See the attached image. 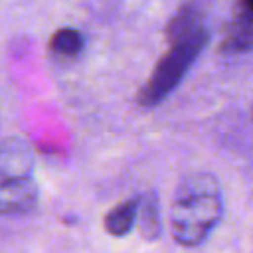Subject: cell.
Masks as SVG:
<instances>
[{
	"instance_id": "cell-2",
	"label": "cell",
	"mask_w": 253,
	"mask_h": 253,
	"mask_svg": "<svg viewBox=\"0 0 253 253\" xmlns=\"http://www.w3.org/2000/svg\"><path fill=\"white\" fill-rule=\"evenodd\" d=\"M30 144L20 136L0 140V215H20L36 208L40 190Z\"/></svg>"
},
{
	"instance_id": "cell-5",
	"label": "cell",
	"mask_w": 253,
	"mask_h": 253,
	"mask_svg": "<svg viewBox=\"0 0 253 253\" xmlns=\"http://www.w3.org/2000/svg\"><path fill=\"white\" fill-rule=\"evenodd\" d=\"M136 215H138V198L125 200L107 211L103 219L105 231L113 237H123L130 233L132 227L136 225Z\"/></svg>"
},
{
	"instance_id": "cell-6",
	"label": "cell",
	"mask_w": 253,
	"mask_h": 253,
	"mask_svg": "<svg viewBox=\"0 0 253 253\" xmlns=\"http://www.w3.org/2000/svg\"><path fill=\"white\" fill-rule=\"evenodd\" d=\"M136 223L140 235L146 241H154L162 233V219H160V200L154 192L144 194L138 198V215Z\"/></svg>"
},
{
	"instance_id": "cell-3",
	"label": "cell",
	"mask_w": 253,
	"mask_h": 253,
	"mask_svg": "<svg viewBox=\"0 0 253 253\" xmlns=\"http://www.w3.org/2000/svg\"><path fill=\"white\" fill-rule=\"evenodd\" d=\"M208 43V30H202L194 36L168 43L164 55L156 61L152 73L148 75L146 83L138 91V105L144 109H152L160 105L186 77L198 55Z\"/></svg>"
},
{
	"instance_id": "cell-7",
	"label": "cell",
	"mask_w": 253,
	"mask_h": 253,
	"mask_svg": "<svg viewBox=\"0 0 253 253\" xmlns=\"http://www.w3.org/2000/svg\"><path fill=\"white\" fill-rule=\"evenodd\" d=\"M85 38L75 28H61L49 40V49L61 57H77L83 51Z\"/></svg>"
},
{
	"instance_id": "cell-4",
	"label": "cell",
	"mask_w": 253,
	"mask_h": 253,
	"mask_svg": "<svg viewBox=\"0 0 253 253\" xmlns=\"http://www.w3.org/2000/svg\"><path fill=\"white\" fill-rule=\"evenodd\" d=\"M204 28V10L198 2H186L176 10V14L166 24V40L168 43L194 36Z\"/></svg>"
},
{
	"instance_id": "cell-8",
	"label": "cell",
	"mask_w": 253,
	"mask_h": 253,
	"mask_svg": "<svg viewBox=\"0 0 253 253\" xmlns=\"http://www.w3.org/2000/svg\"><path fill=\"white\" fill-rule=\"evenodd\" d=\"M231 20L253 30V0H237Z\"/></svg>"
},
{
	"instance_id": "cell-1",
	"label": "cell",
	"mask_w": 253,
	"mask_h": 253,
	"mask_svg": "<svg viewBox=\"0 0 253 253\" xmlns=\"http://www.w3.org/2000/svg\"><path fill=\"white\" fill-rule=\"evenodd\" d=\"M223 215V192L210 172L186 174L170 204L172 237L182 247L202 245L217 227Z\"/></svg>"
}]
</instances>
